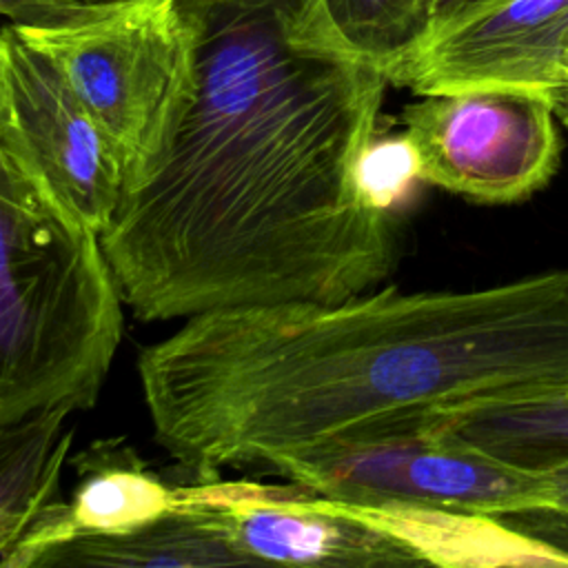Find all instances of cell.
<instances>
[{"label": "cell", "instance_id": "obj_1", "mask_svg": "<svg viewBox=\"0 0 568 568\" xmlns=\"http://www.w3.org/2000/svg\"><path fill=\"white\" fill-rule=\"evenodd\" d=\"M193 93L102 231L144 322L342 302L390 275L393 213L362 186L390 80L324 0H180Z\"/></svg>", "mask_w": 568, "mask_h": 568}, {"label": "cell", "instance_id": "obj_2", "mask_svg": "<svg viewBox=\"0 0 568 568\" xmlns=\"http://www.w3.org/2000/svg\"><path fill=\"white\" fill-rule=\"evenodd\" d=\"M155 442L197 479L568 382V268L477 291L193 315L138 355Z\"/></svg>", "mask_w": 568, "mask_h": 568}, {"label": "cell", "instance_id": "obj_3", "mask_svg": "<svg viewBox=\"0 0 568 568\" xmlns=\"http://www.w3.org/2000/svg\"><path fill=\"white\" fill-rule=\"evenodd\" d=\"M0 424L91 408L122 337L100 233L0 140Z\"/></svg>", "mask_w": 568, "mask_h": 568}, {"label": "cell", "instance_id": "obj_4", "mask_svg": "<svg viewBox=\"0 0 568 568\" xmlns=\"http://www.w3.org/2000/svg\"><path fill=\"white\" fill-rule=\"evenodd\" d=\"M13 29L100 122L120 158L124 193L142 182L169 151L193 93V38L180 0H98L73 24Z\"/></svg>", "mask_w": 568, "mask_h": 568}, {"label": "cell", "instance_id": "obj_5", "mask_svg": "<svg viewBox=\"0 0 568 568\" xmlns=\"http://www.w3.org/2000/svg\"><path fill=\"white\" fill-rule=\"evenodd\" d=\"M266 466L297 486L351 504L495 519L521 510L537 486V473L417 426L286 453Z\"/></svg>", "mask_w": 568, "mask_h": 568}, {"label": "cell", "instance_id": "obj_6", "mask_svg": "<svg viewBox=\"0 0 568 568\" xmlns=\"http://www.w3.org/2000/svg\"><path fill=\"white\" fill-rule=\"evenodd\" d=\"M548 98L513 89L419 95L402 111L419 180L481 204H510L544 189L561 140Z\"/></svg>", "mask_w": 568, "mask_h": 568}, {"label": "cell", "instance_id": "obj_7", "mask_svg": "<svg viewBox=\"0 0 568 568\" xmlns=\"http://www.w3.org/2000/svg\"><path fill=\"white\" fill-rule=\"evenodd\" d=\"M0 140L22 149L102 235L126 189L115 146L58 67L11 24L0 33Z\"/></svg>", "mask_w": 568, "mask_h": 568}, {"label": "cell", "instance_id": "obj_8", "mask_svg": "<svg viewBox=\"0 0 568 568\" xmlns=\"http://www.w3.org/2000/svg\"><path fill=\"white\" fill-rule=\"evenodd\" d=\"M202 479L182 495L211 504L248 564L297 566H419L426 559L393 530L353 513L342 499L304 486Z\"/></svg>", "mask_w": 568, "mask_h": 568}, {"label": "cell", "instance_id": "obj_9", "mask_svg": "<svg viewBox=\"0 0 568 568\" xmlns=\"http://www.w3.org/2000/svg\"><path fill=\"white\" fill-rule=\"evenodd\" d=\"M568 51V0H486L442 27L397 87L415 95L513 89L557 102Z\"/></svg>", "mask_w": 568, "mask_h": 568}, {"label": "cell", "instance_id": "obj_10", "mask_svg": "<svg viewBox=\"0 0 568 568\" xmlns=\"http://www.w3.org/2000/svg\"><path fill=\"white\" fill-rule=\"evenodd\" d=\"M408 426L464 442L521 470L546 473L568 464V382L464 402L399 428Z\"/></svg>", "mask_w": 568, "mask_h": 568}, {"label": "cell", "instance_id": "obj_11", "mask_svg": "<svg viewBox=\"0 0 568 568\" xmlns=\"http://www.w3.org/2000/svg\"><path fill=\"white\" fill-rule=\"evenodd\" d=\"M171 513L118 535L78 537L47 550L36 566H233L248 564L235 548L222 515L182 495ZM33 566V568H36Z\"/></svg>", "mask_w": 568, "mask_h": 568}, {"label": "cell", "instance_id": "obj_12", "mask_svg": "<svg viewBox=\"0 0 568 568\" xmlns=\"http://www.w3.org/2000/svg\"><path fill=\"white\" fill-rule=\"evenodd\" d=\"M73 466L80 484L67 504V541L126 532L182 504L178 488L153 475L126 444L95 442L73 457Z\"/></svg>", "mask_w": 568, "mask_h": 568}, {"label": "cell", "instance_id": "obj_13", "mask_svg": "<svg viewBox=\"0 0 568 568\" xmlns=\"http://www.w3.org/2000/svg\"><path fill=\"white\" fill-rule=\"evenodd\" d=\"M71 408H49L0 424V550L7 552L27 524L58 497L60 466L71 433L60 435Z\"/></svg>", "mask_w": 568, "mask_h": 568}, {"label": "cell", "instance_id": "obj_14", "mask_svg": "<svg viewBox=\"0 0 568 568\" xmlns=\"http://www.w3.org/2000/svg\"><path fill=\"white\" fill-rule=\"evenodd\" d=\"M324 2L339 33L395 87L433 36V0Z\"/></svg>", "mask_w": 568, "mask_h": 568}, {"label": "cell", "instance_id": "obj_15", "mask_svg": "<svg viewBox=\"0 0 568 568\" xmlns=\"http://www.w3.org/2000/svg\"><path fill=\"white\" fill-rule=\"evenodd\" d=\"M499 521L539 541L568 566V464L537 473L528 504Z\"/></svg>", "mask_w": 568, "mask_h": 568}, {"label": "cell", "instance_id": "obj_16", "mask_svg": "<svg viewBox=\"0 0 568 568\" xmlns=\"http://www.w3.org/2000/svg\"><path fill=\"white\" fill-rule=\"evenodd\" d=\"M419 180L417 153L406 133L373 138L362 160V186L366 197L382 211L393 213Z\"/></svg>", "mask_w": 568, "mask_h": 568}, {"label": "cell", "instance_id": "obj_17", "mask_svg": "<svg viewBox=\"0 0 568 568\" xmlns=\"http://www.w3.org/2000/svg\"><path fill=\"white\" fill-rule=\"evenodd\" d=\"M98 0H0L7 24L20 29H55L87 18Z\"/></svg>", "mask_w": 568, "mask_h": 568}, {"label": "cell", "instance_id": "obj_18", "mask_svg": "<svg viewBox=\"0 0 568 568\" xmlns=\"http://www.w3.org/2000/svg\"><path fill=\"white\" fill-rule=\"evenodd\" d=\"M486 0H433V33Z\"/></svg>", "mask_w": 568, "mask_h": 568}, {"label": "cell", "instance_id": "obj_19", "mask_svg": "<svg viewBox=\"0 0 568 568\" xmlns=\"http://www.w3.org/2000/svg\"><path fill=\"white\" fill-rule=\"evenodd\" d=\"M555 113H557V118L564 124H568V51H566V58H564V64H561V78H559Z\"/></svg>", "mask_w": 568, "mask_h": 568}, {"label": "cell", "instance_id": "obj_20", "mask_svg": "<svg viewBox=\"0 0 568 568\" xmlns=\"http://www.w3.org/2000/svg\"><path fill=\"white\" fill-rule=\"evenodd\" d=\"M89 2H93V0H89Z\"/></svg>", "mask_w": 568, "mask_h": 568}]
</instances>
